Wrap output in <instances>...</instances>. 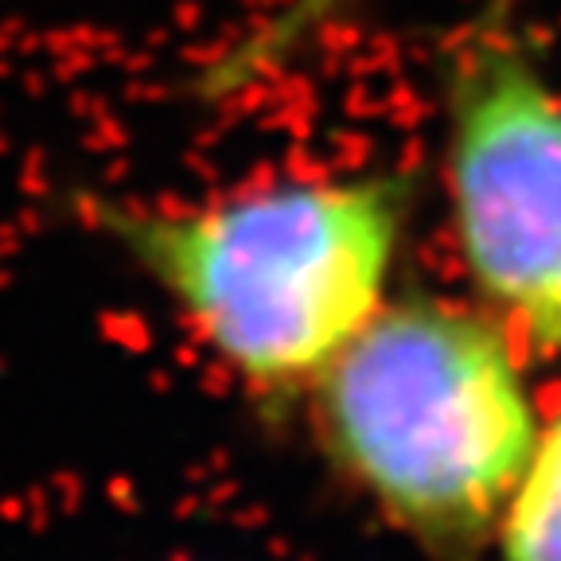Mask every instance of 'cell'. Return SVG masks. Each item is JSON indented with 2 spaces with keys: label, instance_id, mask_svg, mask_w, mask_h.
<instances>
[{
  "label": "cell",
  "instance_id": "6da1fadb",
  "mask_svg": "<svg viewBox=\"0 0 561 561\" xmlns=\"http://www.w3.org/2000/svg\"><path fill=\"white\" fill-rule=\"evenodd\" d=\"M105 242L262 402L312 390L382 312L410 219L402 175H305L207 199L87 195Z\"/></svg>",
  "mask_w": 561,
  "mask_h": 561
},
{
  "label": "cell",
  "instance_id": "3957f363",
  "mask_svg": "<svg viewBox=\"0 0 561 561\" xmlns=\"http://www.w3.org/2000/svg\"><path fill=\"white\" fill-rule=\"evenodd\" d=\"M445 172L480 293L561 355V94L503 9L445 55Z\"/></svg>",
  "mask_w": 561,
  "mask_h": 561
},
{
  "label": "cell",
  "instance_id": "7a4b0ae2",
  "mask_svg": "<svg viewBox=\"0 0 561 561\" xmlns=\"http://www.w3.org/2000/svg\"><path fill=\"white\" fill-rule=\"evenodd\" d=\"M312 394L332 465L440 561L491 542L542 433L500 324L433 297L382 305Z\"/></svg>",
  "mask_w": 561,
  "mask_h": 561
},
{
  "label": "cell",
  "instance_id": "5b68a950",
  "mask_svg": "<svg viewBox=\"0 0 561 561\" xmlns=\"http://www.w3.org/2000/svg\"><path fill=\"white\" fill-rule=\"evenodd\" d=\"M503 561H561V413L538 445L500 518Z\"/></svg>",
  "mask_w": 561,
  "mask_h": 561
},
{
  "label": "cell",
  "instance_id": "277c9868",
  "mask_svg": "<svg viewBox=\"0 0 561 561\" xmlns=\"http://www.w3.org/2000/svg\"><path fill=\"white\" fill-rule=\"evenodd\" d=\"M351 0H285L270 16L257 20L250 32L230 39L210 62L199 70V98H234L238 90L254 87V82L270 79L273 70L289 67L316 35H324V27L347 9Z\"/></svg>",
  "mask_w": 561,
  "mask_h": 561
}]
</instances>
